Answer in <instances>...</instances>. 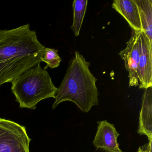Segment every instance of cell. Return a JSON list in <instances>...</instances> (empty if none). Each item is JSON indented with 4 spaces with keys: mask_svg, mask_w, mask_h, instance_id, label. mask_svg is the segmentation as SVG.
<instances>
[{
    "mask_svg": "<svg viewBox=\"0 0 152 152\" xmlns=\"http://www.w3.org/2000/svg\"><path fill=\"white\" fill-rule=\"evenodd\" d=\"M97 131L93 141L97 148L107 152H123L119 147L117 138L120 134L114 124L106 120L97 122Z\"/></svg>",
    "mask_w": 152,
    "mask_h": 152,
    "instance_id": "obj_7",
    "label": "cell"
},
{
    "mask_svg": "<svg viewBox=\"0 0 152 152\" xmlns=\"http://www.w3.org/2000/svg\"><path fill=\"white\" fill-rule=\"evenodd\" d=\"M139 32L132 30L131 36L126 43V47L119 53L125 64L126 70L129 72V87L139 85L138 77V66L139 61V50L138 43Z\"/></svg>",
    "mask_w": 152,
    "mask_h": 152,
    "instance_id": "obj_6",
    "label": "cell"
},
{
    "mask_svg": "<svg viewBox=\"0 0 152 152\" xmlns=\"http://www.w3.org/2000/svg\"><path fill=\"white\" fill-rule=\"evenodd\" d=\"M112 8L125 18L132 30L142 31L138 8L135 0H114Z\"/></svg>",
    "mask_w": 152,
    "mask_h": 152,
    "instance_id": "obj_9",
    "label": "cell"
},
{
    "mask_svg": "<svg viewBox=\"0 0 152 152\" xmlns=\"http://www.w3.org/2000/svg\"><path fill=\"white\" fill-rule=\"evenodd\" d=\"M58 50L54 49L45 48L44 54L42 58V62H44L47 64V65L43 69L46 70L48 67L51 69L56 68L60 65L62 61L59 56Z\"/></svg>",
    "mask_w": 152,
    "mask_h": 152,
    "instance_id": "obj_12",
    "label": "cell"
},
{
    "mask_svg": "<svg viewBox=\"0 0 152 152\" xmlns=\"http://www.w3.org/2000/svg\"><path fill=\"white\" fill-rule=\"evenodd\" d=\"M152 87L145 89L142 96L137 133L152 141Z\"/></svg>",
    "mask_w": 152,
    "mask_h": 152,
    "instance_id": "obj_8",
    "label": "cell"
},
{
    "mask_svg": "<svg viewBox=\"0 0 152 152\" xmlns=\"http://www.w3.org/2000/svg\"><path fill=\"white\" fill-rule=\"evenodd\" d=\"M31 140L25 126L0 118V152H30Z\"/></svg>",
    "mask_w": 152,
    "mask_h": 152,
    "instance_id": "obj_4",
    "label": "cell"
},
{
    "mask_svg": "<svg viewBox=\"0 0 152 152\" xmlns=\"http://www.w3.org/2000/svg\"><path fill=\"white\" fill-rule=\"evenodd\" d=\"M90 66L89 62L80 52L75 51L58 88L53 109L60 103L68 101L75 103L83 113H87L92 107L99 104L97 80L91 72Z\"/></svg>",
    "mask_w": 152,
    "mask_h": 152,
    "instance_id": "obj_2",
    "label": "cell"
},
{
    "mask_svg": "<svg viewBox=\"0 0 152 152\" xmlns=\"http://www.w3.org/2000/svg\"><path fill=\"white\" fill-rule=\"evenodd\" d=\"M88 1L74 0L72 4L73 20L71 28L75 37L79 36L80 31L85 17Z\"/></svg>",
    "mask_w": 152,
    "mask_h": 152,
    "instance_id": "obj_11",
    "label": "cell"
},
{
    "mask_svg": "<svg viewBox=\"0 0 152 152\" xmlns=\"http://www.w3.org/2000/svg\"><path fill=\"white\" fill-rule=\"evenodd\" d=\"M152 141H149L148 144L140 147L137 152H152Z\"/></svg>",
    "mask_w": 152,
    "mask_h": 152,
    "instance_id": "obj_13",
    "label": "cell"
},
{
    "mask_svg": "<svg viewBox=\"0 0 152 152\" xmlns=\"http://www.w3.org/2000/svg\"><path fill=\"white\" fill-rule=\"evenodd\" d=\"M45 48L29 24L0 30V87L40 64Z\"/></svg>",
    "mask_w": 152,
    "mask_h": 152,
    "instance_id": "obj_1",
    "label": "cell"
},
{
    "mask_svg": "<svg viewBox=\"0 0 152 152\" xmlns=\"http://www.w3.org/2000/svg\"><path fill=\"white\" fill-rule=\"evenodd\" d=\"M138 43L139 61L138 77L139 88L152 87V43L143 32H139Z\"/></svg>",
    "mask_w": 152,
    "mask_h": 152,
    "instance_id": "obj_5",
    "label": "cell"
},
{
    "mask_svg": "<svg viewBox=\"0 0 152 152\" xmlns=\"http://www.w3.org/2000/svg\"><path fill=\"white\" fill-rule=\"evenodd\" d=\"M137 6L142 31L152 43V1L135 0Z\"/></svg>",
    "mask_w": 152,
    "mask_h": 152,
    "instance_id": "obj_10",
    "label": "cell"
},
{
    "mask_svg": "<svg viewBox=\"0 0 152 152\" xmlns=\"http://www.w3.org/2000/svg\"><path fill=\"white\" fill-rule=\"evenodd\" d=\"M40 64L27 69L11 83V91L21 108L35 109L40 101L56 98L58 88Z\"/></svg>",
    "mask_w": 152,
    "mask_h": 152,
    "instance_id": "obj_3",
    "label": "cell"
}]
</instances>
